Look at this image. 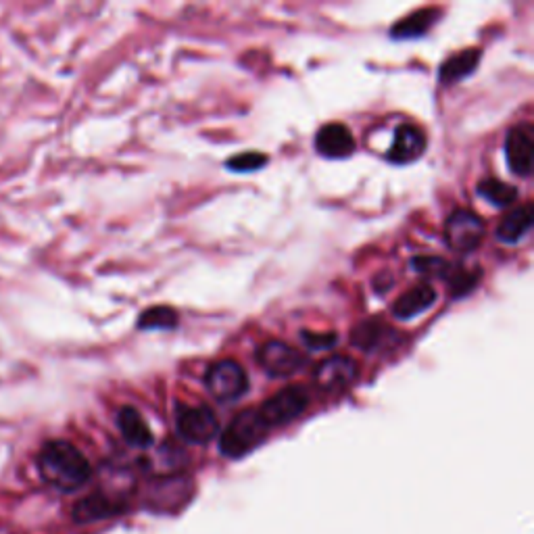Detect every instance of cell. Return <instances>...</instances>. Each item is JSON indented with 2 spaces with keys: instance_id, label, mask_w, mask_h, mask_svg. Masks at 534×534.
Returning <instances> with one entry per match:
<instances>
[{
  "instance_id": "cell-23",
  "label": "cell",
  "mask_w": 534,
  "mask_h": 534,
  "mask_svg": "<svg viewBox=\"0 0 534 534\" xmlns=\"http://www.w3.org/2000/svg\"><path fill=\"white\" fill-rule=\"evenodd\" d=\"M265 163H267V155L257 153V151H247V153H240L228 159L226 167L238 174H249V172H257V169H261Z\"/></svg>"
},
{
  "instance_id": "cell-13",
  "label": "cell",
  "mask_w": 534,
  "mask_h": 534,
  "mask_svg": "<svg viewBox=\"0 0 534 534\" xmlns=\"http://www.w3.org/2000/svg\"><path fill=\"white\" fill-rule=\"evenodd\" d=\"M117 426L121 436H124L126 443L138 449H147L153 445V432L149 424L144 422V418L138 414V411L130 405L121 407L117 414Z\"/></svg>"
},
{
  "instance_id": "cell-11",
  "label": "cell",
  "mask_w": 534,
  "mask_h": 534,
  "mask_svg": "<svg viewBox=\"0 0 534 534\" xmlns=\"http://www.w3.org/2000/svg\"><path fill=\"white\" fill-rule=\"evenodd\" d=\"M315 151L326 159H347L355 153V138L343 124H326L315 136Z\"/></svg>"
},
{
  "instance_id": "cell-18",
  "label": "cell",
  "mask_w": 534,
  "mask_h": 534,
  "mask_svg": "<svg viewBox=\"0 0 534 534\" xmlns=\"http://www.w3.org/2000/svg\"><path fill=\"white\" fill-rule=\"evenodd\" d=\"M436 19H439V11H436V9H422V11L414 13V15H409L407 19L395 23L393 30H391V36L395 40L420 38L432 28V23Z\"/></svg>"
},
{
  "instance_id": "cell-17",
  "label": "cell",
  "mask_w": 534,
  "mask_h": 534,
  "mask_svg": "<svg viewBox=\"0 0 534 534\" xmlns=\"http://www.w3.org/2000/svg\"><path fill=\"white\" fill-rule=\"evenodd\" d=\"M480 63V51L478 48H466V51H461L453 57H449L439 71V78L445 84H455L459 80H464L468 76H472L476 67Z\"/></svg>"
},
{
  "instance_id": "cell-8",
  "label": "cell",
  "mask_w": 534,
  "mask_h": 534,
  "mask_svg": "<svg viewBox=\"0 0 534 534\" xmlns=\"http://www.w3.org/2000/svg\"><path fill=\"white\" fill-rule=\"evenodd\" d=\"M359 376L357 363L347 355H334L324 359L313 372V380L324 393H341Z\"/></svg>"
},
{
  "instance_id": "cell-1",
  "label": "cell",
  "mask_w": 534,
  "mask_h": 534,
  "mask_svg": "<svg viewBox=\"0 0 534 534\" xmlns=\"http://www.w3.org/2000/svg\"><path fill=\"white\" fill-rule=\"evenodd\" d=\"M38 470L51 487L63 493L82 489L92 476L86 455L67 441H48L38 453Z\"/></svg>"
},
{
  "instance_id": "cell-19",
  "label": "cell",
  "mask_w": 534,
  "mask_h": 534,
  "mask_svg": "<svg viewBox=\"0 0 534 534\" xmlns=\"http://www.w3.org/2000/svg\"><path fill=\"white\" fill-rule=\"evenodd\" d=\"M478 194L495 207H509L518 199V188L512 184H505L501 180L489 178V180H482L478 184Z\"/></svg>"
},
{
  "instance_id": "cell-15",
  "label": "cell",
  "mask_w": 534,
  "mask_h": 534,
  "mask_svg": "<svg viewBox=\"0 0 534 534\" xmlns=\"http://www.w3.org/2000/svg\"><path fill=\"white\" fill-rule=\"evenodd\" d=\"M534 224V207L530 203L518 207L516 211L503 217V222L497 228V238L505 245H516L518 240H522Z\"/></svg>"
},
{
  "instance_id": "cell-7",
  "label": "cell",
  "mask_w": 534,
  "mask_h": 534,
  "mask_svg": "<svg viewBox=\"0 0 534 534\" xmlns=\"http://www.w3.org/2000/svg\"><path fill=\"white\" fill-rule=\"evenodd\" d=\"M257 361L272 378H288L305 366L307 357L282 341H267L259 347Z\"/></svg>"
},
{
  "instance_id": "cell-21",
  "label": "cell",
  "mask_w": 534,
  "mask_h": 534,
  "mask_svg": "<svg viewBox=\"0 0 534 534\" xmlns=\"http://www.w3.org/2000/svg\"><path fill=\"white\" fill-rule=\"evenodd\" d=\"M449 280V293L453 299H461L470 295L480 280V272H468V270H451L447 276Z\"/></svg>"
},
{
  "instance_id": "cell-9",
  "label": "cell",
  "mask_w": 534,
  "mask_h": 534,
  "mask_svg": "<svg viewBox=\"0 0 534 534\" xmlns=\"http://www.w3.org/2000/svg\"><path fill=\"white\" fill-rule=\"evenodd\" d=\"M505 157L514 174L530 176L534 163V136L530 124H520L509 130L505 140Z\"/></svg>"
},
{
  "instance_id": "cell-12",
  "label": "cell",
  "mask_w": 534,
  "mask_h": 534,
  "mask_svg": "<svg viewBox=\"0 0 534 534\" xmlns=\"http://www.w3.org/2000/svg\"><path fill=\"white\" fill-rule=\"evenodd\" d=\"M121 512H124V505H121L119 501H115L103 493H94V495L80 499L74 505V520L80 524H90V522L113 518Z\"/></svg>"
},
{
  "instance_id": "cell-22",
  "label": "cell",
  "mask_w": 534,
  "mask_h": 534,
  "mask_svg": "<svg viewBox=\"0 0 534 534\" xmlns=\"http://www.w3.org/2000/svg\"><path fill=\"white\" fill-rule=\"evenodd\" d=\"M411 267H414L418 274H426L434 278H447L453 270V267L441 257H414L411 259Z\"/></svg>"
},
{
  "instance_id": "cell-14",
  "label": "cell",
  "mask_w": 534,
  "mask_h": 534,
  "mask_svg": "<svg viewBox=\"0 0 534 534\" xmlns=\"http://www.w3.org/2000/svg\"><path fill=\"white\" fill-rule=\"evenodd\" d=\"M436 301V290L430 284H418L409 288L405 295H401L393 307L395 318L399 320H414L424 311H428Z\"/></svg>"
},
{
  "instance_id": "cell-20",
  "label": "cell",
  "mask_w": 534,
  "mask_h": 534,
  "mask_svg": "<svg viewBox=\"0 0 534 534\" xmlns=\"http://www.w3.org/2000/svg\"><path fill=\"white\" fill-rule=\"evenodd\" d=\"M178 313L176 309L167 307V305H157L147 311H142L138 328L142 330H174L178 326Z\"/></svg>"
},
{
  "instance_id": "cell-10",
  "label": "cell",
  "mask_w": 534,
  "mask_h": 534,
  "mask_svg": "<svg viewBox=\"0 0 534 534\" xmlns=\"http://www.w3.org/2000/svg\"><path fill=\"white\" fill-rule=\"evenodd\" d=\"M426 151V134L414 126V124H403L397 128L391 151H388V161L397 165H407L420 159Z\"/></svg>"
},
{
  "instance_id": "cell-6",
  "label": "cell",
  "mask_w": 534,
  "mask_h": 534,
  "mask_svg": "<svg viewBox=\"0 0 534 534\" xmlns=\"http://www.w3.org/2000/svg\"><path fill=\"white\" fill-rule=\"evenodd\" d=\"M484 234H487V228H484V222L474 211L457 209L449 215L445 226V238L451 251L461 255L476 251L480 247V242L484 240Z\"/></svg>"
},
{
  "instance_id": "cell-24",
  "label": "cell",
  "mask_w": 534,
  "mask_h": 534,
  "mask_svg": "<svg viewBox=\"0 0 534 534\" xmlns=\"http://www.w3.org/2000/svg\"><path fill=\"white\" fill-rule=\"evenodd\" d=\"M301 341L305 343V347L309 351H328L338 343V336L334 332H326V334H315L309 330L301 332Z\"/></svg>"
},
{
  "instance_id": "cell-4",
  "label": "cell",
  "mask_w": 534,
  "mask_h": 534,
  "mask_svg": "<svg viewBox=\"0 0 534 534\" xmlns=\"http://www.w3.org/2000/svg\"><path fill=\"white\" fill-rule=\"evenodd\" d=\"M205 384L207 391L222 403L236 401L249 391V378L245 368L232 359L215 361L205 374Z\"/></svg>"
},
{
  "instance_id": "cell-2",
  "label": "cell",
  "mask_w": 534,
  "mask_h": 534,
  "mask_svg": "<svg viewBox=\"0 0 534 534\" xmlns=\"http://www.w3.org/2000/svg\"><path fill=\"white\" fill-rule=\"evenodd\" d=\"M267 432H270V428L261 420L257 409L240 411L222 432L220 451L232 459L245 457L267 439Z\"/></svg>"
},
{
  "instance_id": "cell-5",
  "label": "cell",
  "mask_w": 534,
  "mask_h": 534,
  "mask_svg": "<svg viewBox=\"0 0 534 534\" xmlns=\"http://www.w3.org/2000/svg\"><path fill=\"white\" fill-rule=\"evenodd\" d=\"M176 428L184 441L192 445H205L213 441L220 430V422L207 405H178Z\"/></svg>"
},
{
  "instance_id": "cell-3",
  "label": "cell",
  "mask_w": 534,
  "mask_h": 534,
  "mask_svg": "<svg viewBox=\"0 0 534 534\" xmlns=\"http://www.w3.org/2000/svg\"><path fill=\"white\" fill-rule=\"evenodd\" d=\"M309 407V395L301 386H286L274 397L267 399L257 411L267 428H278L295 422Z\"/></svg>"
},
{
  "instance_id": "cell-16",
  "label": "cell",
  "mask_w": 534,
  "mask_h": 534,
  "mask_svg": "<svg viewBox=\"0 0 534 534\" xmlns=\"http://www.w3.org/2000/svg\"><path fill=\"white\" fill-rule=\"evenodd\" d=\"M393 328H388L384 322L380 320H368V322H363L359 324L353 334H351V343L361 349V351H376L380 349L382 345H386L388 338H397L395 334L397 332H391Z\"/></svg>"
}]
</instances>
